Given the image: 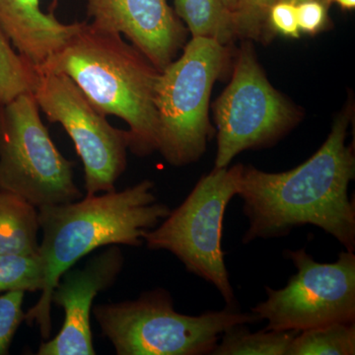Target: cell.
Segmentation results:
<instances>
[{"instance_id": "6da1fadb", "label": "cell", "mask_w": 355, "mask_h": 355, "mask_svg": "<svg viewBox=\"0 0 355 355\" xmlns=\"http://www.w3.org/2000/svg\"><path fill=\"white\" fill-rule=\"evenodd\" d=\"M349 120L347 114L338 116L321 148L294 169L268 173L243 165L237 196L249 221L244 244L314 225L354 252L355 207L347 190L355 158L354 147L345 144Z\"/></svg>"}, {"instance_id": "7a4b0ae2", "label": "cell", "mask_w": 355, "mask_h": 355, "mask_svg": "<svg viewBox=\"0 0 355 355\" xmlns=\"http://www.w3.org/2000/svg\"><path fill=\"white\" fill-rule=\"evenodd\" d=\"M153 189V182L144 180L123 191L38 209L44 286L25 321L38 324L44 340L51 336V293L65 272L99 248L142 246L146 233L169 216L171 209L158 202Z\"/></svg>"}, {"instance_id": "3957f363", "label": "cell", "mask_w": 355, "mask_h": 355, "mask_svg": "<svg viewBox=\"0 0 355 355\" xmlns=\"http://www.w3.org/2000/svg\"><path fill=\"white\" fill-rule=\"evenodd\" d=\"M36 70L64 74L99 113L125 121L133 153L158 150L154 95L160 71L119 33L81 22L78 32Z\"/></svg>"}, {"instance_id": "277c9868", "label": "cell", "mask_w": 355, "mask_h": 355, "mask_svg": "<svg viewBox=\"0 0 355 355\" xmlns=\"http://www.w3.org/2000/svg\"><path fill=\"white\" fill-rule=\"evenodd\" d=\"M92 313L118 355L211 354L227 329L259 321L236 306L198 316L181 314L164 288L144 292L135 300L96 305Z\"/></svg>"}, {"instance_id": "5b68a950", "label": "cell", "mask_w": 355, "mask_h": 355, "mask_svg": "<svg viewBox=\"0 0 355 355\" xmlns=\"http://www.w3.org/2000/svg\"><path fill=\"white\" fill-rule=\"evenodd\" d=\"M226 60L224 44L207 37H193L181 58L160 71L154 95L158 151L170 164H191L205 153L212 132L210 93Z\"/></svg>"}, {"instance_id": "8992f818", "label": "cell", "mask_w": 355, "mask_h": 355, "mask_svg": "<svg viewBox=\"0 0 355 355\" xmlns=\"http://www.w3.org/2000/svg\"><path fill=\"white\" fill-rule=\"evenodd\" d=\"M242 169V164L230 169L214 168L160 225L144 237L149 250L170 252L182 261L187 272L211 284L229 307L236 306V299L221 237L226 209L237 196Z\"/></svg>"}, {"instance_id": "52a82bcc", "label": "cell", "mask_w": 355, "mask_h": 355, "mask_svg": "<svg viewBox=\"0 0 355 355\" xmlns=\"http://www.w3.org/2000/svg\"><path fill=\"white\" fill-rule=\"evenodd\" d=\"M73 167L53 144L33 93L0 105V191L37 209L76 202L83 193Z\"/></svg>"}, {"instance_id": "ba28073f", "label": "cell", "mask_w": 355, "mask_h": 355, "mask_svg": "<svg viewBox=\"0 0 355 355\" xmlns=\"http://www.w3.org/2000/svg\"><path fill=\"white\" fill-rule=\"evenodd\" d=\"M297 272L286 286H266V300L252 308L265 331H300L355 323V254L343 251L335 263H318L305 249L286 250Z\"/></svg>"}, {"instance_id": "9c48e42d", "label": "cell", "mask_w": 355, "mask_h": 355, "mask_svg": "<svg viewBox=\"0 0 355 355\" xmlns=\"http://www.w3.org/2000/svg\"><path fill=\"white\" fill-rule=\"evenodd\" d=\"M38 73L33 94L48 120L62 125L73 141L83 163L86 195L116 190L127 168L130 132L113 127L64 74Z\"/></svg>"}, {"instance_id": "30bf717a", "label": "cell", "mask_w": 355, "mask_h": 355, "mask_svg": "<svg viewBox=\"0 0 355 355\" xmlns=\"http://www.w3.org/2000/svg\"><path fill=\"white\" fill-rule=\"evenodd\" d=\"M216 168H225L247 149L266 146L295 123V111L270 85L250 46L236 62L232 80L214 105Z\"/></svg>"}, {"instance_id": "8fae6325", "label": "cell", "mask_w": 355, "mask_h": 355, "mask_svg": "<svg viewBox=\"0 0 355 355\" xmlns=\"http://www.w3.org/2000/svg\"><path fill=\"white\" fill-rule=\"evenodd\" d=\"M125 265L118 245H110L89 259L83 268H69L51 293V303L64 311L62 329L40 345L38 355H94L90 315L100 292L113 286Z\"/></svg>"}, {"instance_id": "7c38bea8", "label": "cell", "mask_w": 355, "mask_h": 355, "mask_svg": "<svg viewBox=\"0 0 355 355\" xmlns=\"http://www.w3.org/2000/svg\"><path fill=\"white\" fill-rule=\"evenodd\" d=\"M91 23L127 37L162 71L183 46L186 29L167 0H85Z\"/></svg>"}, {"instance_id": "4fadbf2b", "label": "cell", "mask_w": 355, "mask_h": 355, "mask_svg": "<svg viewBox=\"0 0 355 355\" xmlns=\"http://www.w3.org/2000/svg\"><path fill=\"white\" fill-rule=\"evenodd\" d=\"M44 13L40 0H0V29L16 51L38 69L80 29Z\"/></svg>"}, {"instance_id": "5bb4252c", "label": "cell", "mask_w": 355, "mask_h": 355, "mask_svg": "<svg viewBox=\"0 0 355 355\" xmlns=\"http://www.w3.org/2000/svg\"><path fill=\"white\" fill-rule=\"evenodd\" d=\"M39 210L15 193L0 191V254H39Z\"/></svg>"}, {"instance_id": "9a60e30c", "label": "cell", "mask_w": 355, "mask_h": 355, "mask_svg": "<svg viewBox=\"0 0 355 355\" xmlns=\"http://www.w3.org/2000/svg\"><path fill=\"white\" fill-rule=\"evenodd\" d=\"M174 4L193 37H207L225 46L236 36L233 12L223 0H174Z\"/></svg>"}, {"instance_id": "2e32d148", "label": "cell", "mask_w": 355, "mask_h": 355, "mask_svg": "<svg viewBox=\"0 0 355 355\" xmlns=\"http://www.w3.org/2000/svg\"><path fill=\"white\" fill-rule=\"evenodd\" d=\"M298 333L265 330L252 333L246 324H235L222 334L210 355H286Z\"/></svg>"}, {"instance_id": "e0dca14e", "label": "cell", "mask_w": 355, "mask_h": 355, "mask_svg": "<svg viewBox=\"0 0 355 355\" xmlns=\"http://www.w3.org/2000/svg\"><path fill=\"white\" fill-rule=\"evenodd\" d=\"M354 354V323H336L300 331L292 340L286 355Z\"/></svg>"}, {"instance_id": "ac0fdd59", "label": "cell", "mask_w": 355, "mask_h": 355, "mask_svg": "<svg viewBox=\"0 0 355 355\" xmlns=\"http://www.w3.org/2000/svg\"><path fill=\"white\" fill-rule=\"evenodd\" d=\"M38 78L36 69L14 50L0 29V105L25 93H34Z\"/></svg>"}, {"instance_id": "d6986e66", "label": "cell", "mask_w": 355, "mask_h": 355, "mask_svg": "<svg viewBox=\"0 0 355 355\" xmlns=\"http://www.w3.org/2000/svg\"><path fill=\"white\" fill-rule=\"evenodd\" d=\"M43 286V268L39 254H0V294L42 291Z\"/></svg>"}, {"instance_id": "ffe728a7", "label": "cell", "mask_w": 355, "mask_h": 355, "mask_svg": "<svg viewBox=\"0 0 355 355\" xmlns=\"http://www.w3.org/2000/svg\"><path fill=\"white\" fill-rule=\"evenodd\" d=\"M277 0H238L233 11L236 36L259 39L268 28V12Z\"/></svg>"}, {"instance_id": "44dd1931", "label": "cell", "mask_w": 355, "mask_h": 355, "mask_svg": "<svg viewBox=\"0 0 355 355\" xmlns=\"http://www.w3.org/2000/svg\"><path fill=\"white\" fill-rule=\"evenodd\" d=\"M24 296L23 291L0 294V355L9 354L16 331L25 321Z\"/></svg>"}, {"instance_id": "7402d4cb", "label": "cell", "mask_w": 355, "mask_h": 355, "mask_svg": "<svg viewBox=\"0 0 355 355\" xmlns=\"http://www.w3.org/2000/svg\"><path fill=\"white\" fill-rule=\"evenodd\" d=\"M268 26L284 36L298 38L297 7L288 2H275L268 12Z\"/></svg>"}, {"instance_id": "603a6c76", "label": "cell", "mask_w": 355, "mask_h": 355, "mask_svg": "<svg viewBox=\"0 0 355 355\" xmlns=\"http://www.w3.org/2000/svg\"><path fill=\"white\" fill-rule=\"evenodd\" d=\"M299 30L315 34L324 27L327 20V6L319 1H306L297 4Z\"/></svg>"}, {"instance_id": "cb8c5ba5", "label": "cell", "mask_w": 355, "mask_h": 355, "mask_svg": "<svg viewBox=\"0 0 355 355\" xmlns=\"http://www.w3.org/2000/svg\"><path fill=\"white\" fill-rule=\"evenodd\" d=\"M328 4L331 2H336L343 9H354L355 7V0H327Z\"/></svg>"}, {"instance_id": "d4e9b609", "label": "cell", "mask_w": 355, "mask_h": 355, "mask_svg": "<svg viewBox=\"0 0 355 355\" xmlns=\"http://www.w3.org/2000/svg\"><path fill=\"white\" fill-rule=\"evenodd\" d=\"M277 1L288 2V3L295 4V6H297V4H300L302 3V2L306 1H319L322 2V3L326 4L327 6H329L328 2H327V0H277Z\"/></svg>"}, {"instance_id": "484cf974", "label": "cell", "mask_w": 355, "mask_h": 355, "mask_svg": "<svg viewBox=\"0 0 355 355\" xmlns=\"http://www.w3.org/2000/svg\"><path fill=\"white\" fill-rule=\"evenodd\" d=\"M223 2L229 10L233 12L235 10L236 6H237L238 0H223Z\"/></svg>"}]
</instances>
